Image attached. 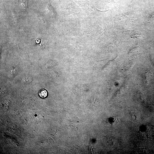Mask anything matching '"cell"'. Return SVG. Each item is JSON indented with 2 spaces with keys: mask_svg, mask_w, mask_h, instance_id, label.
Segmentation results:
<instances>
[{
  "mask_svg": "<svg viewBox=\"0 0 154 154\" xmlns=\"http://www.w3.org/2000/svg\"><path fill=\"white\" fill-rule=\"evenodd\" d=\"M38 94L39 96L41 98H44L47 96L48 93L47 91L45 89H43L39 91Z\"/></svg>",
  "mask_w": 154,
  "mask_h": 154,
  "instance_id": "obj_1",
  "label": "cell"
}]
</instances>
